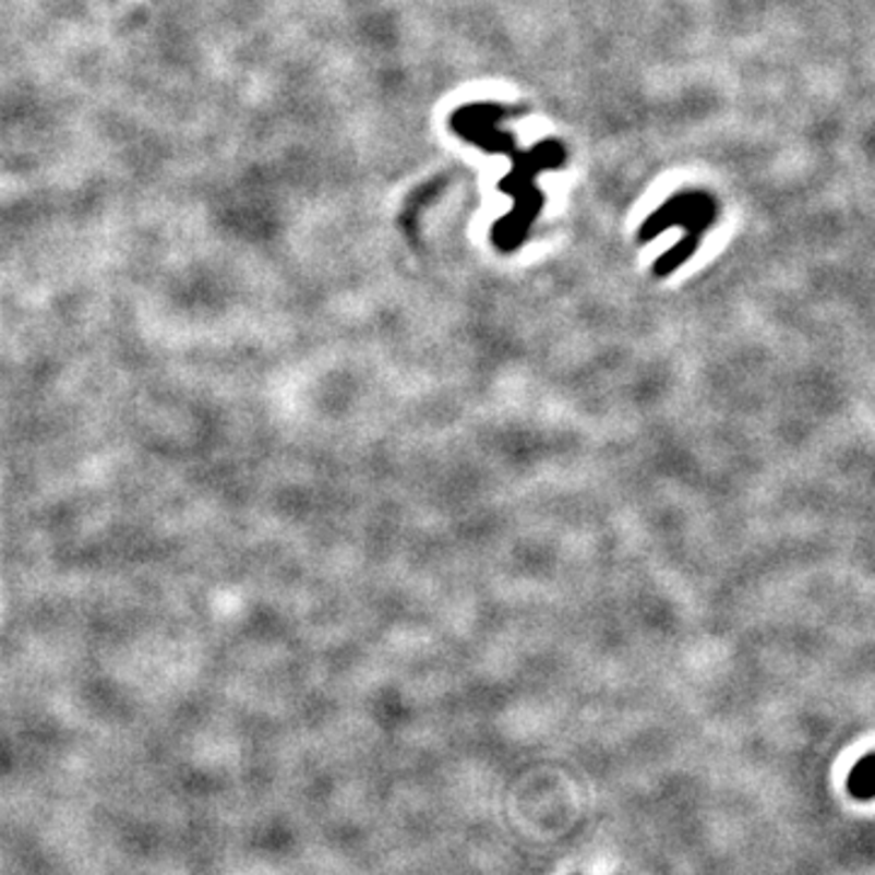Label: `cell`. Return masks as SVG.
<instances>
[{
	"label": "cell",
	"instance_id": "6da1fadb",
	"mask_svg": "<svg viewBox=\"0 0 875 875\" xmlns=\"http://www.w3.org/2000/svg\"><path fill=\"white\" fill-rule=\"evenodd\" d=\"M849 793L856 800L875 798V754L863 756V759L851 768Z\"/></svg>",
	"mask_w": 875,
	"mask_h": 875
}]
</instances>
